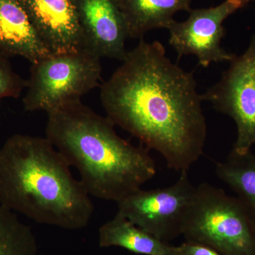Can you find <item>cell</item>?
<instances>
[{
	"label": "cell",
	"instance_id": "cell-11",
	"mask_svg": "<svg viewBox=\"0 0 255 255\" xmlns=\"http://www.w3.org/2000/svg\"><path fill=\"white\" fill-rule=\"evenodd\" d=\"M0 51L31 63L53 55L37 34L21 0H0Z\"/></svg>",
	"mask_w": 255,
	"mask_h": 255
},
{
	"label": "cell",
	"instance_id": "cell-17",
	"mask_svg": "<svg viewBox=\"0 0 255 255\" xmlns=\"http://www.w3.org/2000/svg\"><path fill=\"white\" fill-rule=\"evenodd\" d=\"M174 255H222L211 247L195 242L186 241L174 246Z\"/></svg>",
	"mask_w": 255,
	"mask_h": 255
},
{
	"label": "cell",
	"instance_id": "cell-4",
	"mask_svg": "<svg viewBox=\"0 0 255 255\" xmlns=\"http://www.w3.org/2000/svg\"><path fill=\"white\" fill-rule=\"evenodd\" d=\"M182 236L222 255H255V221L236 196L208 183L196 187Z\"/></svg>",
	"mask_w": 255,
	"mask_h": 255
},
{
	"label": "cell",
	"instance_id": "cell-14",
	"mask_svg": "<svg viewBox=\"0 0 255 255\" xmlns=\"http://www.w3.org/2000/svg\"><path fill=\"white\" fill-rule=\"evenodd\" d=\"M215 172L234 191L255 221V153L231 151L224 160L216 162Z\"/></svg>",
	"mask_w": 255,
	"mask_h": 255
},
{
	"label": "cell",
	"instance_id": "cell-16",
	"mask_svg": "<svg viewBox=\"0 0 255 255\" xmlns=\"http://www.w3.org/2000/svg\"><path fill=\"white\" fill-rule=\"evenodd\" d=\"M26 86V80L13 70L8 56L0 51V100L17 98Z\"/></svg>",
	"mask_w": 255,
	"mask_h": 255
},
{
	"label": "cell",
	"instance_id": "cell-13",
	"mask_svg": "<svg viewBox=\"0 0 255 255\" xmlns=\"http://www.w3.org/2000/svg\"><path fill=\"white\" fill-rule=\"evenodd\" d=\"M99 246L117 247L141 255H174V246L139 228L119 212L99 229Z\"/></svg>",
	"mask_w": 255,
	"mask_h": 255
},
{
	"label": "cell",
	"instance_id": "cell-9",
	"mask_svg": "<svg viewBox=\"0 0 255 255\" xmlns=\"http://www.w3.org/2000/svg\"><path fill=\"white\" fill-rule=\"evenodd\" d=\"M82 38L83 50L100 58L122 61L127 52V25L118 0H73Z\"/></svg>",
	"mask_w": 255,
	"mask_h": 255
},
{
	"label": "cell",
	"instance_id": "cell-3",
	"mask_svg": "<svg viewBox=\"0 0 255 255\" xmlns=\"http://www.w3.org/2000/svg\"><path fill=\"white\" fill-rule=\"evenodd\" d=\"M0 205L36 223L78 231L94 212L90 195L46 137L15 134L0 148Z\"/></svg>",
	"mask_w": 255,
	"mask_h": 255
},
{
	"label": "cell",
	"instance_id": "cell-7",
	"mask_svg": "<svg viewBox=\"0 0 255 255\" xmlns=\"http://www.w3.org/2000/svg\"><path fill=\"white\" fill-rule=\"evenodd\" d=\"M195 190L188 172H182L172 185L150 190L141 188L124 198L117 203L118 212L144 231L169 243L182 236Z\"/></svg>",
	"mask_w": 255,
	"mask_h": 255
},
{
	"label": "cell",
	"instance_id": "cell-6",
	"mask_svg": "<svg viewBox=\"0 0 255 255\" xmlns=\"http://www.w3.org/2000/svg\"><path fill=\"white\" fill-rule=\"evenodd\" d=\"M229 63L221 80L201 99L234 121L237 137L232 150L245 153L255 145V34L246 51Z\"/></svg>",
	"mask_w": 255,
	"mask_h": 255
},
{
	"label": "cell",
	"instance_id": "cell-12",
	"mask_svg": "<svg viewBox=\"0 0 255 255\" xmlns=\"http://www.w3.org/2000/svg\"><path fill=\"white\" fill-rule=\"evenodd\" d=\"M118 3L128 38L136 39L152 29H168L175 21L174 15L191 9V0H118Z\"/></svg>",
	"mask_w": 255,
	"mask_h": 255
},
{
	"label": "cell",
	"instance_id": "cell-10",
	"mask_svg": "<svg viewBox=\"0 0 255 255\" xmlns=\"http://www.w3.org/2000/svg\"><path fill=\"white\" fill-rule=\"evenodd\" d=\"M37 34L52 54L83 50L73 0H21Z\"/></svg>",
	"mask_w": 255,
	"mask_h": 255
},
{
	"label": "cell",
	"instance_id": "cell-8",
	"mask_svg": "<svg viewBox=\"0 0 255 255\" xmlns=\"http://www.w3.org/2000/svg\"><path fill=\"white\" fill-rule=\"evenodd\" d=\"M251 0H224L216 6L191 9L185 21H174L168 28L169 43L178 58L193 55L204 68L211 63L230 62L235 55L221 46L226 34L223 23L231 15L246 7Z\"/></svg>",
	"mask_w": 255,
	"mask_h": 255
},
{
	"label": "cell",
	"instance_id": "cell-5",
	"mask_svg": "<svg viewBox=\"0 0 255 255\" xmlns=\"http://www.w3.org/2000/svg\"><path fill=\"white\" fill-rule=\"evenodd\" d=\"M101 58L87 50L50 55L31 63L26 80L23 106L26 112H46L59 108L100 84Z\"/></svg>",
	"mask_w": 255,
	"mask_h": 255
},
{
	"label": "cell",
	"instance_id": "cell-15",
	"mask_svg": "<svg viewBox=\"0 0 255 255\" xmlns=\"http://www.w3.org/2000/svg\"><path fill=\"white\" fill-rule=\"evenodd\" d=\"M0 255H38L36 237L13 211L0 205Z\"/></svg>",
	"mask_w": 255,
	"mask_h": 255
},
{
	"label": "cell",
	"instance_id": "cell-2",
	"mask_svg": "<svg viewBox=\"0 0 255 255\" xmlns=\"http://www.w3.org/2000/svg\"><path fill=\"white\" fill-rule=\"evenodd\" d=\"M47 115L46 137L70 167L78 169L90 196L117 203L155 177L150 150L119 136L108 117L96 113L81 100Z\"/></svg>",
	"mask_w": 255,
	"mask_h": 255
},
{
	"label": "cell",
	"instance_id": "cell-1",
	"mask_svg": "<svg viewBox=\"0 0 255 255\" xmlns=\"http://www.w3.org/2000/svg\"><path fill=\"white\" fill-rule=\"evenodd\" d=\"M196 87L194 74L169 59L160 42L141 38L102 84L100 99L114 125L182 173L203 155L207 137Z\"/></svg>",
	"mask_w": 255,
	"mask_h": 255
}]
</instances>
